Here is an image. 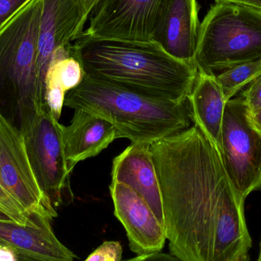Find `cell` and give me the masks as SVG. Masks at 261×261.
I'll return each instance as SVG.
<instances>
[{"label": "cell", "mask_w": 261, "mask_h": 261, "mask_svg": "<svg viewBox=\"0 0 261 261\" xmlns=\"http://www.w3.org/2000/svg\"><path fill=\"white\" fill-rule=\"evenodd\" d=\"M148 144H132L113 160L112 182H122L142 196L164 225L162 194Z\"/></svg>", "instance_id": "cell-13"}, {"label": "cell", "mask_w": 261, "mask_h": 261, "mask_svg": "<svg viewBox=\"0 0 261 261\" xmlns=\"http://www.w3.org/2000/svg\"><path fill=\"white\" fill-rule=\"evenodd\" d=\"M188 100L193 125L203 132L221 154V135L226 101L216 75L198 72Z\"/></svg>", "instance_id": "cell-16"}, {"label": "cell", "mask_w": 261, "mask_h": 261, "mask_svg": "<svg viewBox=\"0 0 261 261\" xmlns=\"http://www.w3.org/2000/svg\"><path fill=\"white\" fill-rule=\"evenodd\" d=\"M241 96L249 107L251 113H254L261 108V74L248 86V88L242 92Z\"/></svg>", "instance_id": "cell-21"}, {"label": "cell", "mask_w": 261, "mask_h": 261, "mask_svg": "<svg viewBox=\"0 0 261 261\" xmlns=\"http://www.w3.org/2000/svg\"><path fill=\"white\" fill-rule=\"evenodd\" d=\"M261 59V9L216 1L199 24L194 63L216 75Z\"/></svg>", "instance_id": "cell-5"}, {"label": "cell", "mask_w": 261, "mask_h": 261, "mask_svg": "<svg viewBox=\"0 0 261 261\" xmlns=\"http://www.w3.org/2000/svg\"><path fill=\"white\" fill-rule=\"evenodd\" d=\"M72 44L55 50L44 81L42 110H47L58 121L64 107L66 95L82 82L85 75L82 64L73 55Z\"/></svg>", "instance_id": "cell-17"}, {"label": "cell", "mask_w": 261, "mask_h": 261, "mask_svg": "<svg viewBox=\"0 0 261 261\" xmlns=\"http://www.w3.org/2000/svg\"><path fill=\"white\" fill-rule=\"evenodd\" d=\"M252 113V121L254 126L261 134V108Z\"/></svg>", "instance_id": "cell-26"}, {"label": "cell", "mask_w": 261, "mask_h": 261, "mask_svg": "<svg viewBox=\"0 0 261 261\" xmlns=\"http://www.w3.org/2000/svg\"><path fill=\"white\" fill-rule=\"evenodd\" d=\"M70 125H62L66 161L70 171L88 158L97 156L116 138L114 125L101 116L74 110Z\"/></svg>", "instance_id": "cell-15"}, {"label": "cell", "mask_w": 261, "mask_h": 261, "mask_svg": "<svg viewBox=\"0 0 261 261\" xmlns=\"http://www.w3.org/2000/svg\"><path fill=\"white\" fill-rule=\"evenodd\" d=\"M199 24L197 0H170L153 41L173 58L195 65Z\"/></svg>", "instance_id": "cell-14"}, {"label": "cell", "mask_w": 261, "mask_h": 261, "mask_svg": "<svg viewBox=\"0 0 261 261\" xmlns=\"http://www.w3.org/2000/svg\"><path fill=\"white\" fill-rule=\"evenodd\" d=\"M83 3H84L86 15H87V18L89 19V17H90V14H91L92 11H93L95 6H96V0H83Z\"/></svg>", "instance_id": "cell-27"}, {"label": "cell", "mask_w": 261, "mask_h": 261, "mask_svg": "<svg viewBox=\"0 0 261 261\" xmlns=\"http://www.w3.org/2000/svg\"><path fill=\"white\" fill-rule=\"evenodd\" d=\"M124 261H179L171 254L158 252L146 255L137 256L132 259Z\"/></svg>", "instance_id": "cell-23"}, {"label": "cell", "mask_w": 261, "mask_h": 261, "mask_svg": "<svg viewBox=\"0 0 261 261\" xmlns=\"http://www.w3.org/2000/svg\"><path fill=\"white\" fill-rule=\"evenodd\" d=\"M260 74L261 59H259L227 69L216 76L227 102Z\"/></svg>", "instance_id": "cell-18"}, {"label": "cell", "mask_w": 261, "mask_h": 261, "mask_svg": "<svg viewBox=\"0 0 261 261\" xmlns=\"http://www.w3.org/2000/svg\"><path fill=\"white\" fill-rule=\"evenodd\" d=\"M50 222L42 217L22 225L0 219V245L13 250L18 261H74L77 257L58 240Z\"/></svg>", "instance_id": "cell-12"}, {"label": "cell", "mask_w": 261, "mask_h": 261, "mask_svg": "<svg viewBox=\"0 0 261 261\" xmlns=\"http://www.w3.org/2000/svg\"><path fill=\"white\" fill-rule=\"evenodd\" d=\"M99 0H96V4H97L98 2H99Z\"/></svg>", "instance_id": "cell-29"}, {"label": "cell", "mask_w": 261, "mask_h": 261, "mask_svg": "<svg viewBox=\"0 0 261 261\" xmlns=\"http://www.w3.org/2000/svg\"><path fill=\"white\" fill-rule=\"evenodd\" d=\"M256 261H261V239L260 242V247H259L258 257H257V260Z\"/></svg>", "instance_id": "cell-28"}, {"label": "cell", "mask_w": 261, "mask_h": 261, "mask_svg": "<svg viewBox=\"0 0 261 261\" xmlns=\"http://www.w3.org/2000/svg\"><path fill=\"white\" fill-rule=\"evenodd\" d=\"M170 0H99L84 33L98 38L151 41Z\"/></svg>", "instance_id": "cell-8"}, {"label": "cell", "mask_w": 261, "mask_h": 261, "mask_svg": "<svg viewBox=\"0 0 261 261\" xmlns=\"http://www.w3.org/2000/svg\"><path fill=\"white\" fill-rule=\"evenodd\" d=\"M88 21L83 0H42L37 59V90L44 107V81L50 58L58 47L74 42Z\"/></svg>", "instance_id": "cell-10"}, {"label": "cell", "mask_w": 261, "mask_h": 261, "mask_svg": "<svg viewBox=\"0 0 261 261\" xmlns=\"http://www.w3.org/2000/svg\"><path fill=\"white\" fill-rule=\"evenodd\" d=\"M64 106L107 119L114 125L116 138H127L132 144H151L193 125L188 99L174 102L150 97L86 74L67 93Z\"/></svg>", "instance_id": "cell-3"}, {"label": "cell", "mask_w": 261, "mask_h": 261, "mask_svg": "<svg viewBox=\"0 0 261 261\" xmlns=\"http://www.w3.org/2000/svg\"><path fill=\"white\" fill-rule=\"evenodd\" d=\"M215 1L228 2V3H236V4L243 5V6L261 9V0H215Z\"/></svg>", "instance_id": "cell-25"}, {"label": "cell", "mask_w": 261, "mask_h": 261, "mask_svg": "<svg viewBox=\"0 0 261 261\" xmlns=\"http://www.w3.org/2000/svg\"><path fill=\"white\" fill-rule=\"evenodd\" d=\"M0 261H18V256L13 250L0 245Z\"/></svg>", "instance_id": "cell-24"}, {"label": "cell", "mask_w": 261, "mask_h": 261, "mask_svg": "<svg viewBox=\"0 0 261 261\" xmlns=\"http://www.w3.org/2000/svg\"><path fill=\"white\" fill-rule=\"evenodd\" d=\"M0 181L28 213L50 221L57 210L40 188L29 162L22 136L0 114Z\"/></svg>", "instance_id": "cell-9"}, {"label": "cell", "mask_w": 261, "mask_h": 261, "mask_svg": "<svg viewBox=\"0 0 261 261\" xmlns=\"http://www.w3.org/2000/svg\"><path fill=\"white\" fill-rule=\"evenodd\" d=\"M221 137V156L227 176L245 200L261 190V134L242 96L225 103Z\"/></svg>", "instance_id": "cell-6"}, {"label": "cell", "mask_w": 261, "mask_h": 261, "mask_svg": "<svg viewBox=\"0 0 261 261\" xmlns=\"http://www.w3.org/2000/svg\"><path fill=\"white\" fill-rule=\"evenodd\" d=\"M29 0H0V28Z\"/></svg>", "instance_id": "cell-22"}, {"label": "cell", "mask_w": 261, "mask_h": 261, "mask_svg": "<svg viewBox=\"0 0 261 261\" xmlns=\"http://www.w3.org/2000/svg\"><path fill=\"white\" fill-rule=\"evenodd\" d=\"M42 0H29L0 28V114L21 136L40 112L37 59Z\"/></svg>", "instance_id": "cell-4"}, {"label": "cell", "mask_w": 261, "mask_h": 261, "mask_svg": "<svg viewBox=\"0 0 261 261\" xmlns=\"http://www.w3.org/2000/svg\"><path fill=\"white\" fill-rule=\"evenodd\" d=\"M150 148L170 254L179 261H250L245 200L203 132L193 125Z\"/></svg>", "instance_id": "cell-1"}, {"label": "cell", "mask_w": 261, "mask_h": 261, "mask_svg": "<svg viewBox=\"0 0 261 261\" xmlns=\"http://www.w3.org/2000/svg\"><path fill=\"white\" fill-rule=\"evenodd\" d=\"M22 138L37 182L52 206L57 210L73 202L72 172L67 167L59 121L47 110H41Z\"/></svg>", "instance_id": "cell-7"}, {"label": "cell", "mask_w": 261, "mask_h": 261, "mask_svg": "<svg viewBox=\"0 0 261 261\" xmlns=\"http://www.w3.org/2000/svg\"><path fill=\"white\" fill-rule=\"evenodd\" d=\"M122 247L119 242H104L85 261H122Z\"/></svg>", "instance_id": "cell-20"}, {"label": "cell", "mask_w": 261, "mask_h": 261, "mask_svg": "<svg viewBox=\"0 0 261 261\" xmlns=\"http://www.w3.org/2000/svg\"><path fill=\"white\" fill-rule=\"evenodd\" d=\"M72 49L87 76L150 97L187 100L197 77L196 65L173 58L153 41L98 38L82 32Z\"/></svg>", "instance_id": "cell-2"}, {"label": "cell", "mask_w": 261, "mask_h": 261, "mask_svg": "<svg viewBox=\"0 0 261 261\" xmlns=\"http://www.w3.org/2000/svg\"><path fill=\"white\" fill-rule=\"evenodd\" d=\"M43 216L28 213L5 190L0 181V219L9 220L22 225L35 223Z\"/></svg>", "instance_id": "cell-19"}, {"label": "cell", "mask_w": 261, "mask_h": 261, "mask_svg": "<svg viewBox=\"0 0 261 261\" xmlns=\"http://www.w3.org/2000/svg\"><path fill=\"white\" fill-rule=\"evenodd\" d=\"M114 214L126 231L129 248L137 256L161 252L167 241L165 227L141 195L122 182L110 187Z\"/></svg>", "instance_id": "cell-11"}]
</instances>
